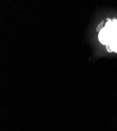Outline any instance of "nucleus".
I'll return each mask as SVG.
<instances>
[{
  "instance_id": "obj_2",
  "label": "nucleus",
  "mask_w": 117,
  "mask_h": 131,
  "mask_svg": "<svg viewBox=\"0 0 117 131\" xmlns=\"http://www.w3.org/2000/svg\"><path fill=\"white\" fill-rule=\"evenodd\" d=\"M108 45H109L112 51H114L117 53V36L115 37L112 40V41Z\"/></svg>"
},
{
  "instance_id": "obj_1",
  "label": "nucleus",
  "mask_w": 117,
  "mask_h": 131,
  "mask_svg": "<svg viewBox=\"0 0 117 131\" xmlns=\"http://www.w3.org/2000/svg\"><path fill=\"white\" fill-rule=\"evenodd\" d=\"M117 36V20L109 19L99 31L98 38L102 45H107Z\"/></svg>"
}]
</instances>
